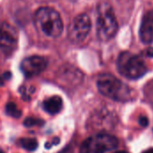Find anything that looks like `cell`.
Returning a JSON list of instances; mask_svg holds the SVG:
<instances>
[{"label": "cell", "instance_id": "obj_1", "mask_svg": "<svg viewBox=\"0 0 153 153\" xmlns=\"http://www.w3.org/2000/svg\"><path fill=\"white\" fill-rule=\"evenodd\" d=\"M97 87L103 96L116 101L126 102L133 98V91L131 88L109 74H103L98 77Z\"/></svg>", "mask_w": 153, "mask_h": 153}, {"label": "cell", "instance_id": "obj_2", "mask_svg": "<svg viewBox=\"0 0 153 153\" xmlns=\"http://www.w3.org/2000/svg\"><path fill=\"white\" fill-rule=\"evenodd\" d=\"M35 24L46 36L57 38L64 29L62 18L57 11L51 7H40L34 14Z\"/></svg>", "mask_w": 153, "mask_h": 153}, {"label": "cell", "instance_id": "obj_3", "mask_svg": "<svg viewBox=\"0 0 153 153\" xmlns=\"http://www.w3.org/2000/svg\"><path fill=\"white\" fill-rule=\"evenodd\" d=\"M117 67L119 74L130 80L142 78L147 72L148 68L143 59L131 52H122L117 61Z\"/></svg>", "mask_w": 153, "mask_h": 153}, {"label": "cell", "instance_id": "obj_4", "mask_svg": "<svg viewBox=\"0 0 153 153\" xmlns=\"http://www.w3.org/2000/svg\"><path fill=\"white\" fill-rule=\"evenodd\" d=\"M118 24L110 4L102 3L98 7L97 35L102 41H108L115 37Z\"/></svg>", "mask_w": 153, "mask_h": 153}, {"label": "cell", "instance_id": "obj_5", "mask_svg": "<svg viewBox=\"0 0 153 153\" xmlns=\"http://www.w3.org/2000/svg\"><path fill=\"white\" fill-rule=\"evenodd\" d=\"M118 139L108 134H97L87 138L81 145L80 153H106L117 148Z\"/></svg>", "mask_w": 153, "mask_h": 153}, {"label": "cell", "instance_id": "obj_6", "mask_svg": "<svg viewBox=\"0 0 153 153\" xmlns=\"http://www.w3.org/2000/svg\"><path fill=\"white\" fill-rule=\"evenodd\" d=\"M91 22L90 17L82 13L76 16L71 22L68 29V37L73 42H82L83 41L91 31Z\"/></svg>", "mask_w": 153, "mask_h": 153}, {"label": "cell", "instance_id": "obj_7", "mask_svg": "<svg viewBox=\"0 0 153 153\" xmlns=\"http://www.w3.org/2000/svg\"><path fill=\"white\" fill-rule=\"evenodd\" d=\"M18 43V32L14 27L6 22L0 24V49L5 53H12Z\"/></svg>", "mask_w": 153, "mask_h": 153}, {"label": "cell", "instance_id": "obj_8", "mask_svg": "<svg viewBox=\"0 0 153 153\" xmlns=\"http://www.w3.org/2000/svg\"><path fill=\"white\" fill-rule=\"evenodd\" d=\"M48 65L46 58L40 56H31L24 58L21 63V70L27 78H31L42 73Z\"/></svg>", "mask_w": 153, "mask_h": 153}, {"label": "cell", "instance_id": "obj_9", "mask_svg": "<svg viewBox=\"0 0 153 153\" xmlns=\"http://www.w3.org/2000/svg\"><path fill=\"white\" fill-rule=\"evenodd\" d=\"M140 38L145 44L153 42V10L145 13L143 18L140 27Z\"/></svg>", "mask_w": 153, "mask_h": 153}, {"label": "cell", "instance_id": "obj_10", "mask_svg": "<svg viewBox=\"0 0 153 153\" xmlns=\"http://www.w3.org/2000/svg\"><path fill=\"white\" fill-rule=\"evenodd\" d=\"M44 110L50 115L59 113L63 108V100L59 96H53L47 99L42 105Z\"/></svg>", "mask_w": 153, "mask_h": 153}, {"label": "cell", "instance_id": "obj_11", "mask_svg": "<svg viewBox=\"0 0 153 153\" xmlns=\"http://www.w3.org/2000/svg\"><path fill=\"white\" fill-rule=\"evenodd\" d=\"M20 143L23 149L29 152H33L38 147V142L33 138H23L21 140Z\"/></svg>", "mask_w": 153, "mask_h": 153}, {"label": "cell", "instance_id": "obj_12", "mask_svg": "<svg viewBox=\"0 0 153 153\" xmlns=\"http://www.w3.org/2000/svg\"><path fill=\"white\" fill-rule=\"evenodd\" d=\"M5 111H6V114L10 117H15V118H19L21 116H22V112L20 109H18L17 106L13 103V102H10L8 104H6L5 106Z\"/></svg>", "mask_w": 153, "mask_h": 153}, {"label": "cell", "instance_id": "obj_13", "mask_svg": "<svg viewBox=\"0 0 153 153\" xmlns=\"http://www.w3.org/2000/svg\"><path fill=\"white\" fill-rule=\"evenodd\" d=\"M43 124H44V121L40 119L32 118V117H27L23 122V125L27 127H32L35 126H42Z\"/></svg>", "mask_w": 153, "mask_h": 153}, {"label": "cell", "instance_id": "obj_14", "mask_svg": "<svg viewBox=\"0 0 153 153\" xmlns=\"http://www.w3.org/2000/svg\"><path fill=\"white\" fill-rule=\"evenodd\" d=\"M138 122H139V125L143 127H147L149 126V119L146 117H141Z\"/></svg>", "mask_w": 153, "mask_h": 153}, {"label": "cell", "instance_id": "obj_15", "mask_svg": "<svg viewBox=\"0 0 153 153\" xmlns=\"http://www.w3.org/2000/svg\"><path fill=\"white\" fill-rule=\"evenodd\" d=\"M10 77H11V74H10V73H4V74H2V75L0 76V85L2 86V85L4 84V82L5 80L10 79Z\"/></svg>", "mask_w": 153, "mask_h": 153}, {"label": "cell", "instance_id": "obj_16", "mask_svg": "<svg viewBox=\"0 0 153 153\" xmlns=\"http://www.w3.org/2000/svg\"><path fill=\"white\" fill-rule=\"evenodd\" d=\"M146 55L149 57H153V48H148L146 51Z\"/></svg>", "mask_w": 153, "mask_h": 153}, {"label": "cell", "instance_id": "obj_17", "mask_svg": "<svg viewBox=\"0 0 153 153\" xmlns=\"http://www.w3.org/2000/svg\"><path fill=\"white\" fill-rule=\"evenodd\" d=\"M143 153H153V148L152 149H149V150H147V151L143 152Z\"/></svg>", "mask_w": 153, "mask_h": 153}, {"label": "cell", "instance_id": "obj_18", "mask_svg": "<svg viewBox=\"0 0 153 153\" xmlns=\"http://www.w3.org/2000/svg\"><path fill=\"white\" fill-rule=\"evenodd\" d=\"M114 153H130V152H126V151H119V152H114Z\"/></svg>", "mask_w": 153, "mask_h": 153}, {"label": "cell", "instance_id": "obj_19", "mask_svg": "<svg viewBox=\"0 0 153 153\" xmlns=\"http://www.w3.org/2000/svg\"><path fill=\"white\" fill-rule=\"evenodd\" d=\"M0 153H4V152H3V151H2V150L0 149Z\"/></svg>", "mask_w": 153, "mask_h": 153}]
</instances>
